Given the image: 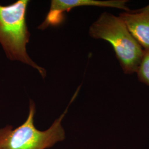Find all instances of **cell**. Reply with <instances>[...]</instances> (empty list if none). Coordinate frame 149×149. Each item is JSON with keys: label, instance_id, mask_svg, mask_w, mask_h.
<instances>
[{"label": "cell", "instance_id": "cell-4", "mask_svg": "<svg viewBox=\"0 0 149 149\" xmlns=\"http://www.w3.org/2000/svg\"><path fill=\"white\" fill-rule=\"evenodd\" d=\"M127 0H52L50 10L43 23L38 29L44 30L47 28L58 27L64 23V13L72 9L82 6H95L99 7L114 8L129 12Z\"/></svg>", "mask_w": 149, "mask_h": 149}, {"label": "cell", "instance_id": "cell-2", "mask_svg": "<svg viewBox=\"0 0 149 149\" xmlns=\"http://www.w3.org/2000/svg\"><path fill=\"white\" fill-rule=\"evenodd\" d=\"M91 37L110 43L123 72L136 73L144 50L134 39L119 17L103 12L89 29Z\"/></svg>", "mask_w": 149, "mask_h": 149}, {"label": "cell", "instance_id": "cell-1", "mask_svg": "<svg viewBox=\"0 0 149 149\" xmlns=\"http://www.w3.org/2000/svg\"><path fill=\"white\" fill-rule=\"evenodd\" d=\"M29 2L18 0L10 5H0V44L8 59L32 66L45 78V70L34 63L27 53L30 38L26 19Z\"/></svg>", "mask_w": 149, "mask_h": 149}, {"label": "cell", "instance_id": "cell-6", "mask_svg": "<svg viewBox=\"0 0 149 149\" xmlns=\"http://www.w3.org/2000/svg\"><path fill=\"white\" fill-rule=\"evenodd\" d=\"M136 73L141 82L149 86V50H144L142 59Z\"/></svg>", "mask_w": 149, "mask_h": 149}, {"label": "cell", "instance_id": "cell-5", "mask_svg": "<svg viewBox=\"0 0 149 149\" xmlns=\"http://www.w3.org/2000/svg\"><path fill=\"white\" fill-rule=\"evenodd\" d=\"M119 17L144 50H149V12H124Z\"/></svg>", "mask_w": 149, "mask_h": 149}, {"label": "cell", "instance_id": "cell-7", "mask_svg": "<svg viewBox=\"0 0 149 149\" xmlns=\"http://www.w3.org/2000/svg\"><path fill=\"white\" fill-rule=\"evenodd\" d=\"M135 12H149V5L146 6H145V7H143L142 8L139 9L137 10H135Z\"/></svg>", "mask_w": 149, "mask_h": 149}, {"label": "cell", "instance_id": "cell-3", "mask_svg": "<svg viewBox=\"0 0 149 149\" xmlns=\"http://www.w3.org/2000/svg\"><path fill=\"white\" fill-rule=\"evenodd\" d=\"M68 107L48 130L40 131L34 124L36 106L31 100L29 114L24 123L15 129L11 125L0 129V149H45L63 140L65 136L61 120Z\"/></svg>", "mask_w": 149, "mask_h": 149}]
</instances>
